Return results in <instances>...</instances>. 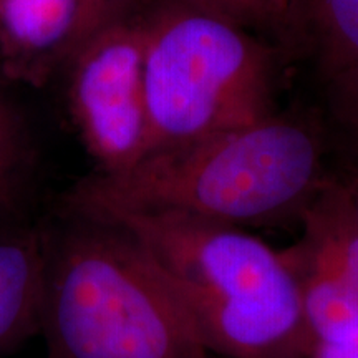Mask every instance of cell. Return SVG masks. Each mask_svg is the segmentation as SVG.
<instances>
[{"mask_svg": "<svg viewBox=\"0 0 358 358\" xmlns=\"http://www.w3.org/2000/svg\"><path fill=\"white\" fill-rule=\"evenodd\" d=\"M315 124L271 115L192 145L158 151L123 173H95L65 199L73 211H179L244 229L301 217L330 176Z\"/></svg>", "mask_w": 358, "mask_h": 358, "instance_id": "1", "label": "cell"}, {"mask_svg": "<svg viewBox=\"0 0 358 358\" xmlns=\"http://www.w3.org/2000/svg\"><path fill=\"white\" fill-rule=\"evenodd\" d=\"M47 358H211L189 312L127 229L71 211L42 227Z\"/></svg>", "mask_w": 358, "mask_h": 358, "instance_id": "2", "label": "cell"}, {"mask_svg": "<svg viewBox=\"0 0 358 358\" xmlns=\"http://www.w3.org/2000/svg\"><path fill=\"white\" fill-rule=\"evenodd\" d=\"M143 24L146 156L274 115V57L248 29L169 0L143 13Z\"/></svg>", "mask_w": 358, "mask_h": 358, "instance_id": "3", "label": "cell"}, {"mask_svg": "<svg viewBox=\"0 0 358 358\" xmlns=\"http://www.w3.org/2000/svg\"><path fill=\"white\" fill-rule=\"evenodd\" d=\"M85 214L127 229L153 257L179 299L222 303L302 299L290 250L271 248L244 229L179 211Z\"/></svg>", "mask_w": 358, "mask_h": 358, "instance_id": "4", "label": "cell"}, {"mask_svg": "<svg viewBox=\"0 0 358 358\" xmlns=\"http://www.w3.org/2000/svg\"><path fill=\"white\" fill-rule=\"evenodd\" d=\"M69 100L98 173H123L148 153L145 24L129 10L92 34L70 57Z\"/></svg>", "mask_w": 358, "mask_h": 358, "instance_id": "5", "label": "cell"}, {"mask_svg": "<svg viewBox=\"0 0 358 358\" xmlns=\"http://www.w3.org/2000/svg\"><path fill=\"white\" fill-rule=\"evenodd\" d=\"M82 0H0V77L42 85L77 50Z\"/></svg>", "mask_w": 358, "mask_h": 358, "instance_id": "6", "label": "cell"}, {"mask_svg": "<svg viewBox=\"0 0 358 358\" xmlns=\"http://www.w3.org/2000/svg\"><path fill=\"white\" fill-rule=\"evenodd\" d=\"M42 284V226L0 231V353L40 332Z\"/></svg>", "mask_w": 358, "mask_h": 358, "instance_id": "7", "label": "cell"}, {"mask_svg": "<svg viewBox=\"0 0 358 358\" xmlns=\"http://www.w3.org/2000/svg\"><path fill=\"white\" fill-rule=\"evenodd\" d=\"M299 221L302 239L332 264L358 299V213L337 174L330 173Z\"/></svg>", "mask_w": 358, "mask_h": 358, "instance_id": "8", "label": "cell"}, {"mask_svg": "<svg viewBox=\"0 0 358 358\" xmlns=\"http://www.w3.org/2000/svg\"><path fill=\"white\" fill-rule=\"evenodd\" d=\"M295 32L310 45L325 83L358 66V0H295Z\"/></svg>", "mask_w": 358, "mask_h": 358, "instance_id": "9", "label": "cell"}, {"mask_svg": "<svg viewBox=\"0 0 358 358\" xmlns=\"http://www.w3.org/2000/svg\"><path fill=\"white\" fill-rule=\"evenodd\" d=\"M35 166L37 150L25 116L0 93V231L22 222Z\"/></svg>", "mask_w": 358, "mask_h": 358, "instance_id": "10", "label": "cell"}, {"mask_svg": "<svg viewBox=\"0 0 358 358\" xmlns=\"http://www.w3.org/2000/svg\"><path fill=\"white\" fill-rule=\"evenodd\" d=\"M329 108L340 141L345 150V163L358 168V66L327 82Z\"/></svg>", "mask_w": 358, "mask_h": 358, "instance_id": "11", "label": "cell"}, {"mask_svg": "<svg viewBox=\"0 0 358 358\" xmlns=\"http://www.w3.org/2000/svg\"><path fill=\"white\" fill-rule=\"evenodd\" d=\"M169 2L214 13L248 30L249 27L279 30L268 0H169Z\"/></svg>", "mask_w": 358, "mask_h": 358, "instance_id": "12", "label": "cell"}, {"mask_svg": "<svg viewBox=\"0 0 358 358\" xmlns=\"http://www.w3.org/2000/svg\"><path fill=\"white\" fill-rule=\"evenodd\" d=\"M133 0H82L77 48L103 25L131 10ZM77 52V50H75ZM73 52V53H75Z\"/></svg>", "mask_w": 358, "mask_h": 358, "instance_id": "13", "label": "cell"}, {"mask_svg": "<svg viewBox=\"0 0 358 358\" xmlns=\"http://www.w3.org/2000/svg\"><path fill=\"white\" fill-rule=\"evenodd\" d=\"M308 358H358V342L312 343Z\"/></svg>", "mask_w": 358, "mask_h": 358, "instance_id": "14", "label": "cell"}, {"mask_svg": "<svg viewBox=\"0 0 358 358\" xmlns=\"http://www.w3.org/2000/svg\"><path fill=\"white\" fill-rule=\"evenodd\" d=\"M294 2L295 0H268L272 10H274L279 32L282 34H292Z\"/></svg>", "mask_w": 358, "mask_h": 358, "instance_id": "15", "label": "cell"}, {"mask_svg": "<svg viewBox=\"0 0 358 358\" xmlns=\"http://www.w3.org/2000/svg\"><path fill=\"white\" fill-rule=\"evenodd\" d=\"M337 176L342 179V182L345 185V187L348 189V194L355 204L357 213H358V168L352 166V164L343 163L342 169L338 173H335Z\"/></svg>", "mask_w": 358, "mask_h": 358, "instance_id": "16", "label": "cell"}, {"mask_svg": "<svg viewBox=\"0 0 358 358\" xmlns=\"http://www.w3.org/2000/svg\"><path fill=\"white\" fill-rule=\"evenodd\" d=\"M211 358H213V357H211Z\"/></svg>", "mask_w": 358, "mask_h": 358, "instance_id": "17", "label": "cell"}]
</instances>
